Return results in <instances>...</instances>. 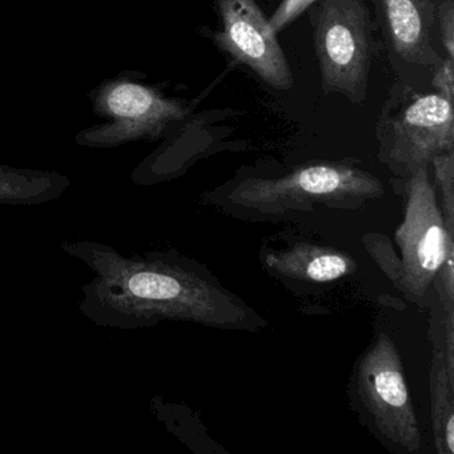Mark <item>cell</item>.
Instances as JSON below:
<instances>
[{
  "label": "cell",
  "mask_w": 454,
  "mask_h": 454,
  "mask_svg": "<svg viewBox=\"0 0 454 454\" xmlns=\"http://www.w3.org/2000/svg\"><path fill=\"white\" fill-rule=\"evenodd\" d=\"M437 25L446 58L454 60V6L453 0H442L437 9Z\"/></svg>",
  "instance_id": "obj_15"
},
{
  "label": "cell",
  "mask_w": 454,
  "mask_h": 454,
  "mask_svg": "<svg viewBox=\"0 0 454 454\" xmlns=\"http://www.w3.org/2000/svg\"><path fill=\"white\" fill-rule=\"evenodd\" d=\"M435 192L445 227L454 228V151L440 153L430 160Z\"/></svg>",
  "instance_id": "obj_13"
},
{
  "label": "cell",
  "mask_w": 454,
  "mask_h": 454,
  "mask_svg": "<svg viewBox=\"0 0 454 454\" xmlns=\"http://www.w3.org/2000/svg\"><path fill=\"white\" fill-rule=\"evenodd\" d=\"M395 195L403 199V215L395 231L398 254L384 236L368 235L364 244L393 286L419 307L433 302V281L454 249V228L445 227L429 166L406 177L390 179Z\"/></svg>",
  "instance_id": "obj_3"
},
{
  "label": "cell",
  "mask_w": 454,
  "mask_h": 454,
  "mask_svg": "<svg viewBox=\"0 0 454 454\" xmlns=\"http://www.w3.org/2000/svg\"><path fill=\"white\" fill-rule=\"evenodd\" d=\"M430 86L435 94L453 103L454 98V60L443 58L442 62L433 70L430 76Z\"/></svg>",
  "instance_id": "obj_16"
},
{
  "label": "cell",
  "mask_w": 454,
  "mask_h": 454,
  "mask_svg": "<svg viewBox=\"0 0 454 454\" xmlns=\"http://www.w3.org/2000/svg\"><path fill=\"white\" fill-rule=\"evenodd\" d=\"M222 28L214 33L220 50L275 90H289L294 76L278 34L256 0H215Z\"/></svg>",
  "instance_id": "obj_9"
},
{
  "label": "cell",
  "mask_w": 454,
  "mask_h": 454,
  "mask_svg": "<svg viewBox=\"0 0 454 454\" xmlns=\"http://www.w3.org/2000/svg\"><path fill=\"white\" fill-rule=\"evenodd\" d=\"M62 248L95 272L79 308L98 325L137 329L177 321L248 333L270 325L206 265L175 249L124 256L94 241H66Z\"/></svg>",
  "instance_id": "obj_1"
},
{
  "label": "cell",
  "mask_w": 454,
  "mask_h": 454,
  "mask_svg": "<svg viewBox=\"0 0 454 454\" xmlns=\"http://www.w3.org/2000/svg\"><path fill=\"white\" fill-rule=\"evenodd\" d=\"M348 403L358 422L397 454L421 450L422 433L406 384L403 358L389 334L377 331L353 365Z\"/></svg>",
  "instance_id": "obj_4"
},
{
  "label": "cell",
  "mask_w": 454,
  "mask_h": 454,
  "mask_svg": "<svg viewBox=\"0 0 454 454\" xmlns=\"http://www.w3.org/2000/svg\"><path fill=\"white\" fill-rule=\"evenodd\" d=\"M259 262L270 278L297 294L325 291L358 268L347 251L286 233L265 239Z\"/></svg>",
  "instance_id": "obj_10"
},
{
  "label": "cell",
  "mask_w": 454,
  "mask_h": 454,
  "mask_svg": "<svg viewBox=\"0 0 454 454\" xmlns=\"http://www.w3.org/2000/svg\"><path fill=\"white\" fill-rule=\"evenodd\" d=\"M429 393L435 451L454 454V371L435 348L429 369Z\"/></svg>",
  "instance_id": "obj_12"
},
{
  "label": "cell",
  "mask_w": 454,
  "mask_h": 454,
  "mask_svg": "<svg viewBox=\"0 0 454 454\" xmlns=\"http://www.w3.org/2000/svg\"><path fill=\"white\" fill-rule=\"evenodd\" d=\"M384 195L381 180L355 164L313 161L278 176H236L201 203L240 222L278 223L318 208L358 211Z\"/></svg>",
  "instance_id": "obj_2"
},
{
  "label": "cell",
  "mask_w": 454,
  "mask_h": 454,
  "mask_svg": "<svg viewBox=\"0 0 454 454\" xmlns=\"http://www.w3.org/2000/svg\"><path fill=\"white\" fill-rule=\"evenodd\" d=\"M70 187V180L58 172L33 171L0 166V204L36 206L57 200Z\"/></svg>",
  "instance_id": "obj_11"
},
{
  "label": "cell",
  "mask_w": 454,
  "mask_h": 454,
  "mask_svg": "<svg viewBox=\"0 0 454 454\" xmlns=\"http://www.w3.org/2000/svg\"><path fill=\"white\" fill-rule=\"evenodd\" d=\"M376 139L380 161L393 176H409L454 151L453 103L434 91L395 84L380 113Z\"/></svg>",
  "instance_id": "obj_6"
},
{
  "label": "cell",
  "mask_w": 454,
  "mask_h": 454,
  "mask_svg": "<svg viewBox=\"0 0 454 454\" xmlns=\"http://www.w3.org/2000/svg\"><path fill=\"white\" fill-rule=\"evenodd\" d=\"M95 111L110 123L92 127L76 142L89 147H115L135 140H155L188 110L180 100L169 99L153 87L116 79L103 84L94 98Z\"/></svg>",
  "instance_id": "obj_7"
},
{
  "label": "cell",
  "mask_w": 454,
  "mask_h": 454,
  "mask_svg": "<svg viewBox=\"0 0 454 454\" xmlns=\"http://www.w3.org/2000/svg\"><path fill=\"white\" fill-rule=\"evenodd\" d=\"M305 12L312 26L324 94L363 105L380 50L379 31L365 0H316Z\"/></svg>",
  "instance_id": "obj_5"
},
{
  "label": "cell",
  "mask_w": 454,
  "mask_h": 454,
  "mask_svg": "<svg viewBox=\"0 0 454 454\" xmlns=\"http://www.w3.org/2000/svg\"><path fill=\"white\" fill-rule=\"evenodd\" d=\"M374 22L398 83L417 90L442 62L433 44L434 0H372Z\"/></svg>",
  "instance_id": "obj_8"
},
{
  "label": "cell",
  "mask_w": 454,
  "mask_h": 454,
  "mask_svg": "<svg viewBox=\"0 0 454 454\" xmlns=\"http://www.w3.org/2000/svg\"><path fill=\"white\" fill-rule=\"evenodd\" d=\"M315 2L316 0H281V4L270 18V27L275 34H280L284 28L299 20Z\"/></svg>",
  "instance_id": "obj_14"
}]
</instances>
